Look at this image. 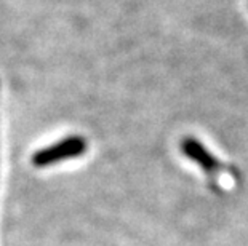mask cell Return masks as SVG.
I'll list each match as a JSON object with an SVG mask.
<instances>
[{
	"label": "cell",
	"mask_w": 248,
	"mask_h": 246,
	"mask_svg": "<svg viewBox=\"0 0 248 246\" xmlns=\"http://www.w3.org/2000/svg\"><path fill=\"white\" fill-rule=\"evenodd\" d=\"M88 144L87 139L82 136H67V138L58 141L53 145L45 149H40L39 152H35L32 157V163L39 168L44 166L55 165L58 161H64L69 159H77L80 157L83 152L87 150Z\"/></svg>",
	"instance_id": "1"
},
{
	"label": "cell",
	"mask_w": 248,
	"mask_h": 246,
	"mask_svg": "<svg viewBox=\"0 0 248 246\" xmlns=\"http://www.w3.org/2000/svg\"><path fill=\"white\" fill-rule=\"evenodd\" d=\"M181 150L189 160L197 163L208 176H215L221 170L218 159L199 139L192 138V136H186L181 139Z\"/></svg>",
	"instance_id": "2"
}]
</instances>
